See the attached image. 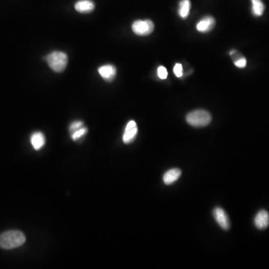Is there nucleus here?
Masks as SVG:
<instances>
[{"mask_svg": "<svg viewBox=\"0 0 269 269\" xmlns=\"http://www.w3.org/2000/svg\"><path fill=\"white\" fill-rule=\"evenodd\" d=\"M25 242V235L19 230H9L0 235V247L5 250L21 247Z\"/></svg>", "mask_w": 269, "mask_h": 269, "instance_id": "nucleus-1", "label": "nucleus"}, {"mask_svg": "<svg viewBox=\"0 0 269 269\" xmlns=\"http://www.w3.org/2000/svg\"><path fill=\"white\" fill-rule=\"evenodd\" d=\"M252 12L255 16L260 17L263 15L265 11V5L262 0H251Z\"/></svg>", "mask_w": 269, "mask_h": 269, "instance_id": "nucleus-14", "label": "nucleus"}, {"mask_svg": "<svg viewBox=\"0 0 269 269\" xmlns=\"http://www.w3.org/2000/svg\"><path fill=\"white\" fill-rule=\"evenodd\" d=\"M186 121L194 127H204L210 124L212 115L206 110H195L187 114Z\"/></svg>", "mask_w": 269, "mask_h": 269, "instance_id": "nucleus-2", "label": "nucleus"}, {"mask_svg": "<svg viewBox=\"0 0 269 269\" xmlns=\"http://www.w3.org/2000/svg\"><path fill=\"white\" fill-rule=\"evenodd\" d=\"M182 171L178 168H173L167 171L163 176V181L166 185L174 183L180 178Z\"/></svg>", "mask_w": 269, "mask_h": 269, "instance_id": "nucleus-11", "label": "nucleus"}, {"mask_svg": "<svg viewBox=\"0 0 269 269\" xmlns=\"http://www.w3.org/2000/svg\"><path fill=\"white\" fill-rule=\"evenodd\" d=\"M168 71L165 67L160 66L158 68V76L161 79H165L168 77Z\"/></svg>", "mask_w": 269, "mask_h": 269, "instance_id": "nucleus-16", "label": "nucleus"}, {"mask_svg": "<svg viewBox=\"0 0 269 269\" xmlns=\"http://www.w3.org/2000/svg\"><path fill=\"white\" fill-rule=\"evenodd\" d=\"M46 62L49 67L56 73L63 72L66 69L68 59L65 52H51L46 57Z\"/></svg>", "mask_w": 269, "mask_h": 269, "instance_id": "nucleus-3", "label": "nucleus"}, {"mask_svg": "<svg viewBox=\"0 0 269 269\" xmlns=\"http://www.w3.org/2000/svg\"><path fill=\"white\" fill-rule=\"evenodd\" d=\"M215 25V20L212 17H206L198 22L196 28L198 32L206 33L212 31Z\"/></svg>", "mask_w": 269, "mask_h": 269, "instance_id": "nucleus-8", "label": "nucleus"}, {"mask_svg": "<svg viewBox=\"0 0 269 269\" xmlns=\"http://www.w3.org/2000/svg\"><path fill=\"white\" fill-rule=\"evenodd\" d=\"M95 8V4L92 0H79L75 4V9L82 14H88L93 11Z\"/></svg>", "mask_w": 269, "mask_h": 269, "instance_id": "nucleus-10", "label": "nucleus"}, {"mask_svg": "<svg viewBox=\"0 0 269 269\" xmlns=\"http://www.w3.org/2000/svg\"><path fill=\"white\" fill-rule=\"evenodd\" d=\"M133 32L140 36H146L152 33L154 29V24L150 20L137 21L132 25Z\"/></svg>", "mask_w": 269, "mask_h": 269, "instance_id": "nucleus-4", "label": "nucleus"}, {"mask_svg": "<svg viewBox=\"0 0 269 269\" xmlns=\"http://www.w3.org/2000/svg\"><path fill=\"white\" fill-rule=\"evenodd\" d=\"M88 133V129L86 127H81L79 130H76V131L73 132L72 134V138L74 141L79 139L82 137L84 136L85 134Z\"/></svg>", "mask_w": 269, "mask_h": 269, "instance_id": "nucleus-15", "label": "nucleus"}, {"mask_svg": "<svg viewBox=\"0 0 269 269\" xmlns=\"http://www.w3.org/2000/svg\"><path fill=\"white\" fill-rule=\"evenodd\" d=\"M174 73L177 77H182L183 73H182V66L181 64L178 63L175 65V66H174Z\"/></svg>", "mask_w": 269, "mask_h": 269, "instance_id": "nucleus-17", "label": "nucleus"}, {"mask_svg": "<svg viewBox=\"0 0 269 269\" xmlns=\"http://www.w3.org/2000/svg\"><path fill=\"white\" fill-rule=\"evenodd\" d=\"M214 218L219 226L224 230L230 229V220L225 211L222 208L216 207L213 210Z\"/></svg>", "mask_w": 269, "mask_h": 269, "instance_id": "nucleus-5", "label": "nucleus"}, {"mask_svg": "<svg viewBox=\"0 0 269 269\" xmlns=\"http://www.w3.org/2000/svg\"><path fill=\"white\" fill-rule=\"evenodd\" d=\"M98 72L105 80L111 82L115 78L117 70L114 65H106L100 67L98 69Z\"/></svg>", "mask_w": 269, "mask_h": 269, "instance_id": "nucleus-9", "label": "nucleus"}, {"mask_svg": "<svg viewBox=\"0 0 269 269\" xmlns=\"http://www.w3.org/2000/svg\"><path fill=\"white\" fill-rule=\"evenodd\" d=\"M83 123L82 121H75L70 125V132H74L76 130H79L81 127H83Z\"/></svg>", "mask_w": 269, "mask_h": 269, "instance_id": "nucleus-19", "label": "nucleus"}, {"mask_svg": "<svg viewBox=\"0 0 269 269\" xmlns=\"http://www.w3.org/2000/svg\"><path fill=\"white\" fill-rule=\"evenodd\" d=\"M138 133V127L134 120H130L127 124V127L123 135V141L125 144H130L134 141Z\"/></svg>", "mask_w": 269, "mask_h": 269, "instance_id": "nucleus-6", "label": "nucleus"}, {"mask_svg": "<svg viewBox=\"0 0 269 269\" xmlns=\"http://www.w3.org/2000/svg\"><path fill=\"white\" fill-rule=\"evenodd\" d=\"M254 224L259 230H265L269 225V214L267 211L260 210L254 218Z\"/></svg>", "mask_w": 269, "mask_h": 269, "instance_id": "nucleus-7", "label": "nucleus"}, {"mask_svg": "<svg viewBox=\"0 0 269 269\" xmlns=\"http://www.w3.org/2000/svg\"><path fill=\"white\" fill-rule=\"evenodd\" d=\"M191 8L190 0H182L179 4V15L185 19L189 15Z\"/></svg>", "mask_w": 269, "mask_h": 269, "instance_id": "nucleus-13", "label": "nucleus"}, {"mask_svg": "<svg viewBox=\"0 0 269 269\" xmlns=\"http://www.w3.org/2000/svg\"><path fill=\"white\" fill-rule=\"evenodd\" d=\"M46 139H45V134L41 132H36L33 133L31 136V144L34 149L38 151L42 149V147L45 146Z\"/></svg>", "mask_w": 269, "mask_h": 269, "instance_id": "nucleus-12", "label": "nucleus"}, {"mask_svg": "<svg viewBox=\"0 0 269 269\" xmlns=\"http://www.w3.org/2000/svg\"><path fill=\"white\" fill-rule=\"evenodd\" d=\"M234 64L239 68H244L247 65V60L244 57L239 58V59H236L235 61Z\"/></svg>", "mask_w": 269, "mask_h": 269, "instance_id": "nucleus-18", "label": "nucleus"}]
</instances>
